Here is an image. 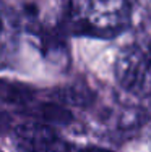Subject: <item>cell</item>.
Segmentation results:
<instances>
[{
    "label": "cell",
    "mask_w": 151,
    "mask_h": 152,
    "mask_svg": "<svg viewBox=\"0 0 151 152\" xmlns=\"http://www.w3.org/2000/svg\"><path fill=\"white\" fill-rule=\"evenodd\" d=\"M68 24L77 34L114 37L130 21L128 0H70Z\"/></svg>",
    "instance_id": "1"
},
{
    "label": "cell",
    "mask_w": 151,
    "mask_h": 152,
    "mask_svg": "<svg viewBox=\"0 0 151 152\" xmlns=\"http://www.w3.org/2000/svg\"><path fill=\"white\" fill-rule=\"evenodd\" d=\"M20 36V18L10 5L0 2V60L15 50Z\"/></svg>",
    "instance_id": "4"
},
{
    "label": "cell",
    "mask_w": 151,
    "mask_h": 152,
    "mask_svg": "<svg viewBox=\"0 0 151 152\" xmlns=\"http://www.w3.org/2000/svg\"><path fill=\"white\" fill-rule=\"evenodd\" d=\"M18 152H62L63 142L55 131L38 121L23 123L13 133Z\"/></svg>",
    "instance_id": "3"
},
{
    "label": "cell",
    "mask_w": 151,
    "mask_h": 152,
    "mask_svg": "<svg viewBox=\"0 0 151 152\" xmlns=\"http://www.w3.org/2000/svg\"><path fill=\"white\" fill-rule=\"evenodd\" d=\"M117 81L135 96H151V41L127 47L116 63Z\"/></svg>",
    "instance_id": "2"
},
{
    "label": "cell",
    "mask_w": 151,
    "mask_h": 152,
    "mask_svg": "<svg viewBox=\"0 0 151 152\" xmlns=\"http://www.w3.org/2000/svg\"><path fill=\"white\" fill-rule=\"evenodd\" d=\"M80 152H109V151H104V149H98V147H89V149H83Z\"/></svg>",
    "instance_id": "5"
}]
</instances>
